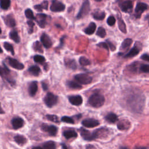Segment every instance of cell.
<instances>
[{
  "mask_svg": "<svg viewBox=\"0 0 149 149\" xmlns=\"http://www.w3.org/2000/svg\"><path fill=\"white\" fill-rule=\"evenodd\" d=\"M144 100L145 99L143 95L135 94L129 97L128 104L132 110L139 112L143 110L144 105Z\"/></svg>",
  "mask_w": 149,
  "mask_h": 149,
  "instance_id": "cell-1",
  "label": "cell"
},
{
  "mask_svg": "<svg viewBox=\"0 0 149 149\" xmlns=\"http://www.w3.org/2000/svg\"><path fill=\"white\" fill-rule=\"evenodd\" d=\"M105 102L104 97L99 93L92 95L88 99V103L95 108H99L103 105Z\"/></svg>",
  "mask_w": 149,
  "mask_h": 149,
  "instance_id": "cell-2",
  "label": "cell"
},
{
  "mask_svg": "<svg viewBox=\"0 0 149 149\" xmlns=\"http://www.w3.org/2000/svg\"><path fill=\"white\" fill-rule=\"evenodd\" d=\"M3 67H0V76L11 84H15V80L13 79L10 70L4 63H3Z\"/></svg>",
  "mask_w": 149,
  "mask_h": 149,
  "instance_id": "cell-3",
  "label": "cell"
},
{
  "mask_svg": "<svg viewBox=\"0 0 149 149\" xmlns=\"http://www.w3.org/2000/svg\"><path fill=\"white\" fill-rule=\"evenodd\" d=\"M90 11V5L89 3L88 0H85L84 2L83 3L82 7L76 16L77 19H79L84 18L88 15Z\"/></svg>",
  "mask_w": 149,
  "mask_h": 149,
  "instance_id": "cell-4",
  "label": "cell"
},
{
  "mask_svg": "<svg viewBox=\"0 0 149 149\" xmlns=\"http://www.w3.org/2000/svg\"><path fill=\"white\" fill-rule=\"evenodd\" d=\"M58 100L56 96L52 93H48L44 99V101L48 107L51 108L57 104Z\"/></svg>",
  "mask_w": 149,
  "mask_h": 149,
  "instance_id": "cell-5",
  "label": "cell"
},
{
  "mask_svg": "<svg viewBox=\"0 0 149 149\" xmlns=\"http://www.w3.org/2000/svg\"><path fill=\"white\" fill-rule=\"evenodd\" d=\"M75 80L82 84H88L92 82V78L89 75L85 73L78 74L75 76Z\"/></svg>",
  "mask_w": 149,
  "mask_h": 149,
  "instance_id": "cell-6",
  "label": "cell"
},
{
  "mask_svg": "<svg viewBox=\"0 0 149 149\" xmlns=\"http://www.w3.org/2000/svg\"><path fill=\"white\" fill-rule=\"evenodd\" d=\"M80 132L82 137L86 140L92 141L96 139H97L95 131L93 132H90V131L86 130L83 128H82V129H80Z\"/></svg>",
  "mask_w": 149,
  "mask_h": 149,
  "instance_id": "cell-7",
  "label": "cell"
},
{
  "mask_svg": "<svg viewBox=\"0 0 149 149\" xmlns=\"http://www.w3.org/2000/svg\"><path fill=\"white\" fill-rule=\"evenodd\" d=\"M41 128L44 132H47L51 136H55L57 134L58 128L54 125H50L46 124H43L41 125Z\"/></svg>",
  "mask_w": 149,
  "mask_h": 149,
  "instance_id": "cell-8",
  "label": "cell"
},
{
  "mask_svg": "<svg viewBox=\"0 0 149 149\" xmlns=\"http://www.w3.org/2000/svg\"><path fill=\"white\" fill-rule=\"evenodd\" d=\"M65 5L63 4L61 2L59 1L58 0H54L50 7L51 11L55 12L63 11L65 10Z\"/></svg>",
  "mask_w": 149,
  "mask_h": 149,
  "instance_id": "cell-9",
  "label": "cell"
},
{
  "mask_svg": "<svg viewBox=\"0 0 149 149\" xmlns=\"http://www.w3.org/2000/svg\"><path fill=\"white\" fill-rule=\"evenodd\" d=\"M148 9V5L144 3H138L135 8V16L137 18H140L142 14L146 10Z\"/></svg>",
  "mask_w": 149,
  "mask_h": 149,
  "instance_id": "cell-10",
  "label": "cell"
},
{
  "mask_svg": "<svg viewBox=\"0 0 149 149\" xmlns=\"http://www.w3.org/2000/svg\"><path fill=\"white\" fill-rule=\"evenodd\" d=\"M7 61L8 64L11 67H12L16 69L22 70L24 68V65L23 64L20 63V62H19V61L16 60V59H15L14 58L8 57L7 58Z\"/></svg>",
  "mask_w": 149,
  "mask_h": 149,
  "instance_id": "cell-11",
  "label": "cell"
},
{
  "mask_svg": "<svg viewBox=\"0 0 149 149\" xmlns=\"http://www.w3.org/2000/svg\"><path fill=\"white\" fill-rule=\"evenodd\" d=\"M47 16L44 14H39L35 17V20L39 26L42 28H44L47 24Z\"/></svg>",
  "mask_w": 149,
  "mask_h": 149,
  "instance_id": "cell-12",
  "label": "cell"
},
{
  "mask_svg": "<svg viewBox=\"0 0 149 149\" xmlns=\"http://www.w3.org/2000/svg\"><path fill=\"white\" fill-rule=\"evenodd\" d=\"M100 124L99 122L92 118L86 119L82 121V125L87 128H95Z\"/></svg>",
  "mask_w": 149,
  "mask_h": 149,
  "instance_id": "cell-13",
  "label": "cell"
},
{
  "mask_svg": "<svg viewBox=\"0 0 149 149\" xmlns=\"http://www.w3.org/2000/svg\"><path fill=\"white\" fill-rule=\"evenodd\" d=\"M40 40L44 47L46 48H50L52 45V42L49 36L46 33L42 34L40 37Z\"/></svg>",
  "mask_w": 149,
  "mask_h": 149,
  "instance_id": "cell-14",
  "label": "cell"
},
{
  "mask_svg": "<svg viewBox=\"0 0 149 149\" xmlns=\"http://www.w3.org/2000/svg\"><path fill=\"white\" fill-rule=\"evenodd\" d=\"M11 123L14 129H18L22 128L24 124V120L20 117H16L13 118Z\"/></svg>",
  "mask_w": 149,
  "mask_h": 149,
  "instance_id": "cell-15",
  "label": "cell"
},
{
  "mask_svg": "<svg viewBox=\"0 0 149 149\" xmlns=\"http://www.w3.org/2000/svg\"><path fill=\"white\" fill-rule=\"evenodd\" d=\"M37 90H38V85H37V82L36 81L32 82L29 84L28 91L30 96L32 97L35 96L37 92Z\"/></svg>",
  "mask_w": 149,
  "mask_h": 149,
  "instance_id": "cell-16",
  "label": "cell"
},
{
  "mask_svg": "<svg viewBox=\"0 0 149 149\" xmlns=\"http://www.w3.org/2000/svg\"><path fill=\"white\" fill-rule=\"evenodd\" d=\"M68 99H69V102L71 103V104L73 105L79 106L83 103V99L79 95L71 96L68 97Z\"/></svg>",
  "mask_w": 149,
  "mask_h": 149,
  "instance_id": "cell-17",
  "label": "cell"
},
{
  "mask_svg": "<svg viewBox=\"0 0 149 149\" xmlns=\"http://www.w3.org/2000/svg\"><path fill=\"white\" fill-rule=\"evenodd\" d=\"M121 10L126 13L128 12H130L132 8H133V3L130 0H127V1H125L124 2H123L121 5Z\"/></svg>",
  "mask_w": 149,
  "mask_h": 149,
  "instance_id": "cell-18",
  "label": "cell"
},
{
  "mask_svg": "<svg viewBox=\"0 0 149 149\" xmlns=\"http://www.w3.org/2000/svg\"><path fill=\"white\" fill-rule=\"evenodd\" d=\"M4 20L6 25L8 27H14L16 26L15 20L13 16L11 15H8L6 16L5 18H4Z\"/></svg>",
  "mask_w": 149,
  "mask_h": 149,
  "instance_id": "cell-19",
  "label": "cell"
},
{
  "mask_svg": "<svg viewBox=\"0 0 149 149\" xmlns=\"http://www.w3.org/2000/svg\"><path fill=\"white\" fill-rule=\"evenodd\" d=\"M96 29V24L94 22H92L89 24L88 26L84 30V32L88 35H93Z\"/></svg>",
  "mask_w": 149,
  "mask_h": 149,
  "instance_id": "cell-20",
  "label": "cell"
},
{
  "mask_svg": "<svg viewBox=\"0 0 149 149\" xmlns=\"http://www.w3.org/2000/svg\"><path fill=\"white\" fill-rule=\"evenodd\" d=\"M131 124L128 121L121 120L118 124V128L120 130H127L129 128Z\"/></svg>",
  "mask_w": 149,
  "mask_h": 149,
  "instance_id": "cell-21",
  "label": "cell"
},
{
  "mask_svg": "<svg viewBox=\"0 0 149 149\" xmlns=\"http://www.w3.org/2000/svg\"><path fill=\"white\" fill-rule=\"evenodd\" d=\"M29 72L33 76H38L41 72V69L37 65H33L30 67L28 69Z\"/></svg>",
  "mask_w": 149,
  "mask_h": 149,
  "instance_id": "cell-22",
  "label": "cell"
},
{
  "mask_svg": "<svg viewBox=\"0 0 149 149\" xmlns=\"http://www.w3.org/2000/svg\"><path fill=\"white\" fill-rule=\"evenodd\" d=\"M14 140L17 144L21 146L24 145L27 143L26 138L21 135H17L14 136Z\"/></svg>",
  "mask_w": 149,
  "mask_h": 149,
  "instance_id": "cell-23",
  "label": "cell"
},
{
  "mask_svg": "<svg viewBox=\"0 0 149 149\" xmlns=\"http://www.w3.org/2000/svg\"><path fill=\"white\" fill-rule=\"evenodd\" d=\"M10 37L16 43H19L20 42V38L16 30H13L10 33Z\"/></svg>",
  "mask_w": 149,
  "mask_h": 149,
  "instance_id": "cell-24",
  "label": "cell"
},
{
  "mask_svg": "<svg viewBox=\"0 0 149 149\" xmlns=\"http://www.w3.org/2000/svg\"><path fill=\"white\" fill-rule=\"evenodd\" d=\"M63 135L67 139H69L73 137H76L78 136L77 133L75 131H72V130H68V131H64L63 132Z\"/></svg>",
  "mask_w": 149,
  "mask_h": 149,
  "instance_id": "cell-25",
  "label": "cell"
},
{
  "mask_svg": "<svg viewBox=\"0 0 149 149\" xmlns=\"http://www.w3.org/2000/svg\"><path fill=\"white\" fill-rule=\"evenodd\" d=\"M140 51V49L138 46H135L133 48H132L130 51L125 56V58H131L137 55Z\"/></svg>",
  "mask_w": 149,
  "mask_h": 149,
  "instance_id": "cell-26",
  "label": "cell"
},
{
  "mask_svg": "<svg viewBox=\"0 0 149 149\" xmlns=\"http://www.w3.org/2000/svg\"><path fill=\"white\" fill-rule=\"evenodd\" d=\"M105 120L110 123H115L118 121V116L114 113H110L105 116Z\"/></svg>",
  "mask_w": 149,
  "mask_h": 149,
  "instance_id": "cell-27",
  "label": "cell"
},
{
  "mask_svg": "<svg viewBox=\"0 0 149 149\" xmlns=\"http://www.w3.org/2000/svg\"><path fill=\"white\" fill-rule=\"evenodd\" d=\"M132 43V40L131 39H127L122 42L121 46V50H125L128 49L131 45Z\"/></svg>",
  "mask_w": 149,
  "mask_h": 149,
  "instance_id": "cell-28",
  "label": "cell"
},
{
  "mask_svg": "<svg viewBox=\"0 0 149 149\" xmlns=\"http://www.w3.org/2000/svg\"><path fill=\"white\" fill-rule=\"evenodd\" d=\"M42 148L46 149H54L56 148V144L53 141H48L43 144Z\"/></svg>",
  "mask_w": 149,
  "mask_h": 149,
  "instance_id": "cell-29",
  "label": "cell"
},
{
  "mask_svg": "<svg viewBox=\"0 0 149 149\" xmlns=\"http://www.w3.org/2000/svg\"><path fill=\"white\" fill-rule=\"evenodd\" d=\"M10 5L11 0H0V7L3 10H8Z\"/></svg>",
  "mask_w": 149,
  "mask_h": 149,
  "instance_id": "cell-30",
  "label": "cell"
},
{
  "mask_svg": "<svg viewBox=\"0 0 149 149\" xmlns=\"http://www.w3.org/2000/svg\"><path fill=\"white\" fill-rule=\"evenodd\" d=\"M93 16L96 20H103L105 16V14L103 11H96L93 14Z\"/></svg>",
  "mask_w": 149,
  "mask_h": 149,
  "instance_id": "cell-31",
  "label": "cell"
},
{
  "mask_svg": "<svg viewBox=\"0 0 149 149\" xmlns=\"http://www.w3.org/2000/svg\"><path fill=\"white\" fill-rule=\"evenodd\" d=\"M48 3L47 1H44L40 5L35 6V9L39 12H42L43 10H47Z\"/></svg>",
  "mask_w": 149,
  "mask_h": 149,
  "instance_id": "cell-32",
  "label": "cell"
},
{
  "mask_svg": "<svg viewBox=\"0 0 149 149\" xmlns=\"http://www.w3.org/2000/svg\"><path fill=\"white\" fill-rule=\"evenodd\" d=\"M118 27H119V29H120V31L122 32H123L124 33H127L126 25H125L124 20H122L121 19H118Z\"/></svg>",
  "mask_w": 149,
  "mask_h": 149,
  "instance_id": "cell-33",
  "label": "cell"
},
{
  "mask_svg": "<svg viewBox=\"0 0 149 149\" xmlns=\"http://www.w3.org/2000/svg\"><path fill=\"white\" fill-rule=\"evenodd\" d=\"M67 85L69 87L74 89H80L82 88V86L79 83L74 82V81H68L67 82Z\"/></svg>",
  "mask_w": 149,
  "mask_h": 149,
  "instance_id": "cell-34",
  "label": "cell"
},
{
  "mask_svg": "<svg viewBox=\"0 0 149 149\" xmlns=\"http://www.w3.org/2000/svg\"><path fill=\"white\" fill-rule=\"evenodd\" d=\"M65 64L66 65L72 69H75L76 68V64L75 60H72V59H68L67 61H65Z\"/></svg>",
  "mask_w": 149,
  "mask_h": 149,
  "instance_id": "cell-35",
  "label": "cell"
},
{
  "mask_svg": "<svg viewBox=\"0 0 149 149\" xmlns=\"http://www.w3.org/2000/svg\"><path fill=\"white\" fill-rule=\"evenodd\" d=\"M33 59L35 62L39 64H43L46 61L45 58L43 56L40 55H35L33 57Z\"/></svg>",
  "mask_w": 149,
  "mask_h": 149,
  "instance_id": "cell-36",
  "label": "cell"
},
{
  "mask_svg": "<svg viewBox=\"0 0 149 149\" xmlns=\"http://www.w3.org/2000/svg\"><path fill=\"white\" fill-rule=\"evenodd\" d=\"M25 15L26 18L30 20H35V17L34 16L33 11L31 9H27L25 11Z\"/></svg>",
  "mask_w": 149,
  "mask_h": 149,
  "instance_id": "cell-37",
  "label": "cell"
},
{
  "mask_svg": "<svg viewBox=\"0 0 149 149\" xmlns=\"http://www.w3.org/2000/svg\"><path fill=\"white\" fill-rule=\"evenodd\" d=\"M4 47L5 48V49L7 51H8L11 52L12 55H14L15 54L13 46H12V45L10 43H8V42H5V43H4Z\"/></svg>",
  "mask_w": 149,
  "mask_h": 149,
  "instance_id": "cell-38",
  "label": "cell"
},
{
  "mask_svg": "<svg viewBox=\"0 0 149 149\" xmlns=\"http://www.w3.org/2000/svg\"><path fill=\"white\" fill-rule=\"evenodd\" d=\"M79 63L81 65L83 66H86V65H88L90 64V61L88 60L87 58H86L84 56H82L79 59Z\"/></svg>",
  "mask_w": 149,
  "mask_h": 149,
  "instance_id": "cell-39",
  "label": "cell"
},
{
  "mask_svg": "<svg viewBox=\"0 0 149 149\" xmlns=\"http://www.w3.org/2000/svg\"><path fill=\"white\" fill-rule=\"evenodd\" d=\"M96 35H97L98 36H99V37H101V38L105 37V36H106L105 30L103 27H100L98 29V30H97Z\"/></svg>",
  "mask_w": 149,
  "mask_h": 149,
  "instance_id": "cell-40",
  "label": "cell"
},
{
  "mask_svg": "<svg viewBox=\"0 0 149 149\" xmlns=\"http://www.w3.org/2000/svg\"><path fill=\"white\" fill-rule=\"evenodd\" d=\"M46 118H47V120L49 121H51L52 122H55V123H58L59 122V118L56 115H47Z\"/></svg>",
  "mask_w": 149,
  "mask_h": 149,
  "instance_id": "cell-41",
  "label": "cell"
},
{
  "mask_svg": "<svg viewBox=\"0 0 149 149\" xmlns=\"http://www.w3.org/2000/svg\"><path fill=\"white\" fill-rule=\"evenodd\" d=\"M61 121L64 122L68 123V124H74V121L73 120V119L71 117L64 116L61 118Z\"/></svg>",
  "mask_w": 149,
  "mask_h": 149,
  "instance_id": "cell-42",
  "label": "cell"
},
{
  "mask_svg": "<svg viewBox=\"0 0 149 149\" xmlns=\"http://www.w3.org/2000/svg\"><path fill=\"white\" fill-rule=\"evenodd\" d=\"M27 24L29 26V27L28 32L30 34H31L33 32V28H34V26H35V23L32 20H31L27 21Z\"/></svg>",
  "mask_w": 149,
  "mask_h": 149,
  "instance_id": "cell-43",
  "label": "cell"
},
{
  "mask_svg": "<svg viewBox=\"0 0 149 149\" xmlns=\"http://www.w3.org/2000/svg\"><path fill=\"white\" fill-rule=\"evenodd\" d=\"M33 48L36 51H37L40 52H43V49L42 48L41 45L39 42H36L33 44Z\"/></svg>",
  "mask_w": 149,
  "mask_h": 149,
  "instance_id": "cell-44",
  "label": "cell"
},
{
  "mask_svg": "<svg viewBox=\"0 0 149 149\" xmlns=\"http://www.w3.org/2000/svg\"><path fill=\"white\" fill-rule=\"evenodd\" d=\"M107 23H108V24L109 26H113V25L115 24V22H116V20H115V18L114 16H110V17L107 19Z\"/></svg>",
  "mask_w": 149,
  "mask_h": 149,
  "instance_id": "cell-45",
  "label": "cell"
},
{
  "mask_svg": "<svg viewBox=\"0 0 149 149\" xmlns=\"http://www.w3.org/2000/svg\"><path fill=\"white\" fill-rule=\"evenodd\" d=\"M140 70L143 73H149V65H142Z\"/></svg>",
  "mask_w": 149,
  "mask_h": 149,
  "instance_id": "cell-46",
  "label": "cell"
},
{
  "mask_svg": "<svg viewBox=\"0 0 149 149\" xmlns=\"http://www.w3.org/2000/svg\"><path fill=\"white\" fill-rule=\"evenodd\" d=\"M98 46H99L100 47H102V48H104L106 50H108V43H106L105 42H102V43H100L98 44Z\"/></svg>",
  "mask_w": 149,
  "mask_h": 149,
  "instance_id": "cell-47",
  "label": "cell"
},
{
  "mask_svg": "<svg viewBox=\"0 0 149 149\" xmlns=\"http://www.w3.org/2000/svg\"><path fill=\"white\" fill-rule=\"evenodd\" d=\"M141 58L142 59H143V60L149 62V55L148 54H143Z\"/></svg>",
  "mask_w": 149,
  "mask_h": 149,
  "instance_id": "cell-48",
  "label": "cell"
},
{
  "mask_svg": "<svg viewBox=\"0 0 149 149\" xmlns=\"http://www.w3.org/2000/svg\"><path fill=\"white\" fill-rule=\"evenodd\" d=\"M108 47L110 48V49L112 50V51H114L115 50L116 48H115V47L114 46V44H112L111 42H108Z\"/></svg>",
  "mask_w": 149,
  "mask_h": 149,
  "instance_id": "cell-49",
  "label": "cell"
},
{
  "mask_svg": "<svg viewBox=\"0 0 149 149\" xmlns=\"http://www.w3.org/2000/svg\"><path fill=\"white\" fill-rule=\"evenodd\" d=\"M42 87L43 88V90L44 91H46V90H48V86H47V84L46 83L42 82Z\"/></svg>",
  "mask_w": 149,
  "mask_h": 149,
  "instance_id": "cell-50",
  "label": "cell"
},
{
  "mask_svg": "<svg viewBox=\"0 0 149 149\" xmlns=\"http://www.w3.org/2000/svg\"><path fill=\"white\" fill-rule=\"evenodd\" d=\"M5 114V111L2 108L1 105V103H0V114Z\"/></svg>",
  "mask_w": 149,
  "mask_h": 149,
  "instance_id": "cell-51",
  "label": "cell"
},
{
  "mask_svg": "<svg viewBox=\"0 0 149 149\" xmlns=\"http://www.w3.org/2000/svg\"><path fill=\"white\" fill-rule=\"evenodd\" d=\"M3 51L2 48H1V47H0V53H3Z\"/></svg>",
  "mask_w": 149,
  "mask_h": 149,
  "instance_id": "cell-52",
  "label": "cell"
},
{
  "mask_svg": "<svg viewBox=\"0 0 149 149\" xmlns=\"http://www.w3.org/2000/svg\"><path fill=\"white\" fill-rule=\"evenodd\" d=\"M2 33V31H1V27H0V34H1Z\"/></svg>",
  "mask_w": 149,
  "mask_h": 149,
  "instance_id": "cell-53",
  "label": "cell"
},
{
  "mask_svg": "<svg viewBox=\"0 0 149 149\" xmlns=\"http://www.w3.org/2000/svg\"><path fill=\"white\" fill-rule=\"evenodd\" d=\"M95 1H98V2H99V1H102V0H95Z\"/></svg>",
  "mask_w": 149,
  "mask_h": 149,
  "instance_id": "cell-54",
  "label": "cell"
}]
</instances>
